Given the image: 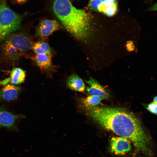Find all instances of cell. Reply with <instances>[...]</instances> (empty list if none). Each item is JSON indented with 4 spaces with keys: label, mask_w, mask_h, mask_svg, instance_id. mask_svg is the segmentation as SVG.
Returning <instances> with one entry per match:
<instances>
[{
    "label": "cell",
    "mask_w": 157,
    "mask_h": 157,
    "mask_svg": "<svg viewBox=\"0 0 157 157\" xmlns=\"http://www.w3.org/2000/svg\"><path fill=\"white\" fill-rule=\"evenodd\" d=\"M87 114L102 127L132 142L138 151L150 153V139L140 122L125 109L98 106L86 108Z\"/></svg>",
    "instance_id": "6da1fadb"
},
{
    "label": "cell",
    "mask_w": 157,
    "mask_h": 157,
    "mask_svg": "<svg viewBox=\"0 0 157 157\" xmlns=\"http://www.w3.org/2000/svg\"><path fill=\"white\" fill-rule=\"evenodd\" d=\"M53 10L65 29L74 37L81 40L87 38L91 18L85 11L76 8L69 0H54Z\"/></svg>",
    "instance_id": "7a4b0ae2"
},
{
    "label": "cell",
    "mask_w": 157,
    "mask_h": 157,
    "mask_svg": "<svg viewBox=\"0 0 157 157\" xmlns=\"http://www.w3.org/2000/svg\"><path fill=\"white\" fill-rule=\"evenodd\" d=\"M0 44L1 57L4 62L9 63L18 60L32 48L33 44L25 34L14 32L7 36Z\"/></svg>",
    "instance_id": "3957f363"
},
{
    "label": "cell",
    "mask_w": 157,
    "mask_h": 157,
    "mask_svg": "<svg viewBox=\"0 0 157 157\" xmlns=\"http://www.w3.org/2000/svg\"><path fill=\"white\" fill-rule=\"evenodd\" d=\"M21 17L5 4H0V44L9 35L19 29Z\"/></svg>",
    "instance_id": "277c9868"
},
{
    "label": "cell",
    "mask_w": 157,
    "mask_h": 157,
    "mask_svg": "<svg viewBox=\"0 0 157 157\" xmlns=\"http://www.w3.org/2000/svg\"><path fill=\"white\" fill-rule=\"evenodd\" d=\"M131 149L129 140L121 137H113L110 143V150L115 155H123L129 152Z\"/></svg>",
    "instance_id": "5b68a950"
},
{
    "label": "cell",
    "mask_w": 157,
    "mask_h": 157,
    "mask_svg": "<svg viewBox=\"0 0 157 157\" xmlns=\"http://www.w3.org/2000/svg\"><path fill=\"white\" fill-rule=\"evenodd\" d=\"M60 27L59 23L55 20L43 19L37 28L36 34L40 37L46 38L59 30Z\"/></svg>",
    "instance_id": "8992f818"
},
{
    "label": "cell",
    "mask_w": 157,
    "mask_h": 157,
    "mask_svg": "<svg viewBox=\"0 0 157 157\" xmlns=\"http://www.w3.org/2000/svg\"><path fill=\"white\" fill-rule=\"evenodd\" d=\"M89 85L86 90L90 95L99 96L103 99H108L109 94L104 87L97 81L92 78L86 81Z\"/></svg>",
    "instance_id": "52a82bcc"
},
{
    "label": "cell",
    "mask_w": 157,
    "mask_h": 157,
    "mask_svg": "<svg viewBox=\"0 0 157 157\" xmlns=\"http://www.w3.org/2000/svg\"><path fill=\"white\" fill-rule=\"evenodd\" d=\"M20 91L19 87L13 84H7L0 90V101H13L17 97Z\"/></svg>",
    "instance_id": "ba28073f"
},
{
    "label": "cell",
    "mask_w": 157,
    "mask_h": 157,
    "mask_svg": "<svg viewBox=\"0 0 157 157\" xmlns=\"http://www.w3.org/2000/svg\"><path fill=\"white\" fill-rule=\"evenodd\" d=\"M26 73L23 69L15 67L11 70L9 77L0 81V85H6L9 83L13 84H19L23 83L25 78Z\"/></svg>",
    "instance_id": "9c48e42d"
},
{
    "label": "cell",
    "mask_w": 157,
    "mask_h": 157,
    "mask_svg": "<svg viewBox=\"0 0 157 157\" xmlns=\"http://www.w3.org/2000/svg\"><path fill=\"white\" fill-rule=\"evenodd\" d=\"M20 115L13 114L3 108H0V128H12L14 127L17 120Z\"/></svg>",
    "instance_id": "30bf717a"
},
{
    "label": "cell",
    "mask_w": 157,
    "mask_h": 157,
    "mask_svg": "<svg viewBox=\"0 0 157 157\" xmlns=\"http://www.w3.org/2000/svg\"><path fill=\"white\" fill-rule=\"evenodd\" d=\"M66 85L69 89L79 92L84 91L85 88L83 80L75 74H73L69 76Z\"/></svg>",
    "instance_id": "8fae6325"
},
{
    "label": "cell",
    "mask_w": 157,
    "mask_h": 157,
    "mask_svg": "<svg viewBox=\"0 0 157 157\" xmlns=\"http://www.w3.org/2000/svg\"><path fill=\"white\" fill-rule=\"evenodd\" d=\"M51 57V55L47 54H36L34 57V60L41 69L50 71L53 68Z\"/></svg>",
    "instance_id": "7c38bea8"
},
{
    "label": "cell",
    "mask_w": 157,
    "mask_h": 157,
    "mask_svg": "<svg viewBox=\"0 0 157 157\" xmlns=\"http://www.w3.org/2000/svg\"><path fill=\"white\" fill-rule=\"evenodd\" d=\"M33 50L36 54H47L52 55V51L49 44L47 43L39 41L33 44Z\"/></svg>",
    "instance_id": "4fadbf2b"
},
{
    "label": "cell",
    "mask_w": 157,
    "mask_h": 157,
    "mask_svg": "<svg viewBox=\"0 0 157 157\" xmlns=\"http://www.w3.org/2000/svg\"><path fill=\"white\" fill-rule=\"evenodd\" d=\"M117 3L113 5L106 6L102 3L98 8V11L101 12L105 15L111 17L117 13Z\"/></svg>",
    "instance_id": "5bb4252c"
},
{
    "label": "cell",
    "mask_w": 157,
    "mask_h": 157,
    "mask_svg": "<svg viewBox=\"0 0 157 157\" xmlns=\"http://www.w3.org/2000/svg\"><path fill=\"white\" fill-rule=\"evenodd\" d=\"M102 99L100 97L95 95H91L83 99L82 103L86 108L95 106L101 103Z\"/></svg>",
    "instance_id": "9a60e30c"
},
{
    "label": "cell",
    "mask_w": 157,
    "mask_h": 157,
    "mask_svg": "<svg viewBox=\"0 0 157 157\" xmlns=\"http://www.w3.org/2000/svg\"><path fill=\"white\" fill-rule=\"evenodd\" d=\"M102 3L101 0H90L88 8L90 10L98 11V8Z\"/></svg>",
    "instance_id": "2e32d148"
},
{
    "label": "cell",
    "mask_w": 157,
    "mask_h": 157,
    "mask_svg": "<svg viewBox=\"0 0 157 157\" xmlns=\"http://www.w3.org/2000/svg\"><path fill=\"white\" fill-rule=\"evenodd\" d=\"M147 108L151 113L157 115V103L154 102L150 103L148 105Z\"/></svg>",
    "instance_id": "e0dca14e"
},
{
    "label": "cell",
    "mask_w": 157,
    "mask_h": 157,
    "mask_svg": "<svg viewBox=\"0 0 157 157\" xmlns=\"http://www.w3.org/2000/svg\"><path fill=\"white\" fill-rule=\"evenodd\" d=\"M149 10H150L157 11V2L149 8Z\"/></svg>",
    "instance_id": "ac0fdd59"
},
{
    "label": "cell",
    "mask_w": 157,
    "mask_h": 157,
    "mask_svg": "<svg viewBox=\"0 0 157 157\" xmlns=\"http://www.w3.org/2000/svg\"><path fill=\"white\" fill-rule=\"evenodd\" d=\"M27 0H15V1L18 3H22L26 1Z\"/></svg>",
    "instance_id": "d6986e66"
},
{
    "label": "cell",
    "mask_w": 157,
    "mask_h": 157,
    "mask_svg": "<svg viewBox=\"0 0 157 157\" xmlns=\"http://www.w3.org/2000/svg\"><path fill=\"white\" fill-rule=\"evenodd\" d=\"M154 102L157 103V96L155 97L154 99Z\"/></svg>",
    "instance_id": "ffe728a7"
},
{
    "label": "cell",
    "mask_w": 157,
    "mask_h": 157,
    "mask_svg": "<svg viewBox=\"0 0 157 157\" xmlns=\"http://www.w3.org/2000/svg\"><path fill=\"white\" fill-rule=\"evenodd\" d=\"M2 0H0V1H2Z\"/></svg>",
    "instance_id": "44dd1931"
}]
</instances>
